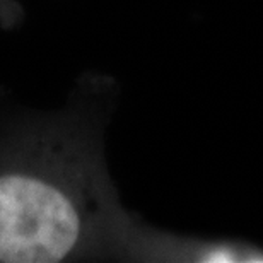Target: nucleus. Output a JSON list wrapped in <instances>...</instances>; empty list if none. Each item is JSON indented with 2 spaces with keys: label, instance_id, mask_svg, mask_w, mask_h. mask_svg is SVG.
Masks as SVG:
<instances>
[{
  "label": "nucleus",
  "instance_id": "1",
  "mask_svg": "<svg viewBox=\"0 0 263 263\" xmlns=\"http://www.w3.org/2000/svg\"><path fill=\"white\" fill-rule=\"evenodd\" d=\"M94 156L57 175L41 167L0 171V261L55 263L104 246L130 248L125 217Z\"/></svg>",
  "mask_w": 263,
  "mask_h": 263
},
{
  "label": "nucleus",
  "instance_id": "2",
  "mask_svg": "<svg viewBox=\"0 0 263 263\" xmlns=\"http://www.w3.org/2000/svg\"><path fill=\"white\" fill-rule=\"evenodd\" d=\"M132 255L183 263H263V246L239 239L185 238L142 229Z\"/></svg>",
  "mask_w": 263,
  "mask_h": 263
}]
</instances>
